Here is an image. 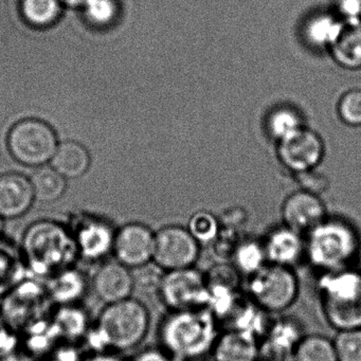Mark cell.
<instances>
[{
	"instance_id": "1",
	"label": "cell",
	"mask_w": 361,
	"mask_h": 361,
	"mask_svg": "<svg viewBox=\"0 0 361 361\" xmlns=\"http://www.w3.org/2000/svg\"><path fill=\"white\" fill-rule=\"evenodd\" d=\"M219 320L208 307L169 312L158 329L161 348L173 361H193L212 352Z\"/></svg>"
},
{
	"instance_id": "2",
	"label": "cell",
	"mask_w": 361,
	"mask_h": 361,
	"mask_svg": "<svg viewBox=\"0 0 361 361\" xmlns=\"http://www.w3.org/2000/svg\"><path fill=\"white\" fill-rule=\"evenodd\" d=\"M151 327V312L143 302L130 297L105 304L90 336L97 352L124 350L142 343Z\"/></svg>"
},
{
	"instance_id": "3",
	"label": "cell",
	"mask_w": 361,
	"mask_h": 361,
	"mask_svg": "<svg viewBox=\"0 0 361 361\" xmlns=\"http://www.w3.org/2000/svg\"><path fill=\"white\" fill-rule=\"evenodd\" d=\"M360 250L356 228L339 217H326L305 234V259L321 274L354 267Z\"/></svg>"
},
{
	"instance_id": "4",
	"label": "cell",
	"mask_w": 361,
	"mask_h": 361,
	"mask_svg": "<svg viewBox=\"0 0 361 361\" xmlns=\"http://www.w3.org/2000/svg\"><path fill=\"white\" fill-rule=\"evenodd\" d=\"M23 253L31 269L49 276L71 267L78 255L71 229L50 221H37L26 230Z\"/></svg>"
},
{
	"instance_id": "5",
	"label": "cell",
	"mask_w": 361,
	"mask_h": 361,
	"mask_svg": "<svg viewBox=\"0 0 361 361\" xmlns=\"http://www.w3.org/2000/svg\"><path fill=\"white\" fill-rule=\"evenodd\" d=\"M318 290L321 312L333 329H361V270L321 274Z\"/></svg>"
},
{
	"instance_id": "6",
	"label": "cell",
	"mask_w": 361,
	"mask_h": 361,
	"mask_svg": "<svg viewBox=\"0 0 361 361\" xmlns=\"http://www.w3.org/2000/svg\"><path fill=\"white\" fill-rule=\"evenodd\" d=\"M249 299L265 312L280 314L297 301L300 283L293 268L266 264L248 278Z\"/></svg>"
},
{
	"instance_id": "7",
	"label": "cell",
	"mask_w": 361,
	"mask_h": 361,
	"mask_svg": "<svg viewBox=\"0 0 361 361\" xmlns=\"http://www.w3.org/2000/svg\"><path fill=\"white\" fill-rule=\"evenodd\" d=\"M58 147L54 128L39 119L22 120L8 135L10 153L25 166H44L52 159Z\"/></svg>"
},
{
	"instance_id": "8",
	"label": "cell",
	"mask_w": 361,
	"mask_h": 361,
	"mask_svg": "<svg viewBox=\"0 0 361 361\" xmlns=\"http://www.w3.org/2000/svg\"><path fill=\"white\" fill-rule=\"evenodd\" d=\"M158 295L169 312L208 307V278L195 267L166 271Z\"/></svg>"
},
{
	"instance_id": "9",
	"label": "cell",
	"mask_w": 361,
	"mask_h": 361,
	"mask_svg": "<svg viewBox=\"0 0 361 361\" xmlns=\"http://www.w3.org/2000/svg\"><path fill=\"white\" fill-rule=\"evenodd\" d=\"M202 246L187 227L169 225L155 231L153 262L164 271L185 269L195 266Z\"/></svg>"
},
{
	"instance_id": "10",
	"label": "cell",
	"mask_w": 361,
	"mask_h": 361,
	"mask_svg": "<svg viewBox=\"0 0 361 361\" xmlns=\"http://www.w3.org/2000/svg\"><path fill=\"white\" fill-rule=\"evenodd\" d=\"M155 231L138 221L116 230L113 255L115 259L134 270L153 262Z\"/></svg>"
},
{
	"instance_id": "11",
	"label": "cell",
	"mask_w": 361,
	"mask_h": 361,
	"mask_svg": "<svg viewBox=\"0 0 361 361\" xmlns=\"http://www.w3.org/2000/svg\"><path fill=\"white\" fill-rule=\"evenodd\" d=\"M278 153L282 164L298 174L314 170L324 155V145L317 133L302 128L279 141Z\"/></svg>"
},
{
	"instance_id": "12",
	"label": "cell",
	"mask_w": 361,
	"mask_h": 361,
	"mask_svg": "<svg viewBox=\"0 0 361 361\" xmlns=\"http://www.w3.org/2000/svg\"><path fill=\"white\" fill-rule=\"evenodd\" d=\"M71 231L78 255L85 261H100L113 253L116 230L107 221L97 217H84Z\"/></svg>"
},
{
	"instance_id": "13",
	"label": "cell",
	"mask_w": 361,
	"mask_h": 361,
	"mask_svg": "<svg viewBox=\"0 0 361 361\" xmlns=\"http://www.w3.org/2000/svg\"><path fill=\"white\" fill-rule=\"evenodd\" d=\"M92 288L104 304L128 299L135 291L133 270L117 259L103 262L94 272Z\"/></svg>"
},
{
	"instance_id": "14",
	"label": "cell",
	"mask_w": 361,
	"mask_h": 361,
	"mask_svg": "<svg viewBox=\"0 0 361 361\" xmlns=\"http://www.w3.org/2000/svg\"><path fill=\"white\" fill-rule=\"evenodd\" d=\"M282 217L285 226L305 235L327 216L324 204L319 196L301 190L285 200Z\"/></svg>"
},
{
	"instance_id": "15",
	"label": "cell",
	"mask_w": 361,
	"mask_h": 361,
	"mask_svg": "<svg viewBox=\"0 0 361 361\" xmlns=\"http://www.w3.org/2000/svg\"><path fill=\"white\" fill-rule=\"evenodd\" d=\"M262 243L268 264L295 268L305 259V235L287 226L270 230Z\"/></svg>"
},
{
	"instance_id": "16",
	"label": "cell",
	"mask_w": 361,
	"mask_h": 361,
	"mask_svg": "<svg viewBox=\"0 0 361 361\" xmlns=\"http://www.w3.org/2000/svg\"><path fill=\"white\" fill-rule=\"evenodd\" d=\"M303 329L299 321L293 318H280L272 323L264 334L261 354L264 359L271 361H291L293 352L302 338Z\"/></svg>"
},
{
	"instance_id": "17",
	"label": "cell",
	"mask_w": 361,
	"mask_h": 361,
	"mask_svg": "<svg viewBox=\"0 0 361 361\" xmlns=\"http://www.w3.org/2000/svg\"><path fill=\"white\" fill-rule=\"evenodd\" d=\"M35 196L30 179L18 173L0 176V216L18 219L28 212Z\"/></svg>"
},
{
	"instance_id": "18",
	"label": "cell",
	"mask_w": 361,
	"mask_h": 361,
	"mask_svg": "<svg viewBox=\"0 0 361 361\" xmlns=\"http://www.w3.org/2000/svg\"><path fill=\"white\" fill-rule=\"evenodd\" d=\"M211 353L213 361H259L261 344L251 334L228 329L219 336Z\"/></svg>"
},
{
	"instance_id": "19",
	"label": "cell",
	"mask_w": 361,
	"mask_h": 361,
	"mask_svg": "<svg viewBox=\"0 0 361 361\" xmlns=\"http://www.w3.org/2000/svg\"><path fill=\"white\" fill-rule=\"evenodd\" d=\"M344 27L345 24L335 14H314L304 23L302 37L314 49H331Z\"/></svg>"
},
{
	"instance_id": "20",
	"label": "cell",
	"mask_w": 361,
	"mask_h": 361,
	"mask_svg": "<svg viewBox=\"0 0 361 361\" xmlns=\"http://www.w3.org/2000/svg\"><path fill=\"white\" fill-rule=\"evenodd\" d=\"M86 288L87 282L83 274L73 267H68L50 276L47 291L50 298L60 305H71L81 300Z\"/></svg>"
},
{
	"instance_id": "21",
	"label": "cell",
	"mask_w": 361,
	"mask_h": 361,
	"mask_svg": "<svg viewBox=\"0 0 361 361\" xmlns=\"http://www.w3.org/2000/svg\"><path fill=\"white\" fill-rule=\"evenodd\" d=\"M90 157L87 149L78 142L61 143L51 159V166L65 178H77L85 174L90 168Z\"/></svg>"
},
{
	"instance_id": "22",
	"label": "cell",
	"mask_w": 361,
	"mask_h": 361,
	"mask_svg": "<svg viewBox=\"0 0 361 361\" xmlns=\"http://www.w3.org/2000/svg\"><path fill=\"white\" fill-rule=\"evenodd\" d=\"M331 56L339 66L350 71L361 68V24L345 25L336 43Z\"/></svg>"
},
{
	"instance_id": "23",
	"label": "cell",
	"mask_w": 361,
	"mask_h": 361,
	"mask_svg": "<svg viewBox=\"0 0 361 361\" xmlns=\"http://www.w3.org/2000/svg\"><path fill=\"white\" fill-rule=\"evenodd\" d=\"M231 257L236 271L247 278H250L268 264L262 240H245L238 242Z\"/></svg>"
},
{
	"instance_id": "24",
	"label": "cell",
	"mask_w": 361,
	"mask_h": 361,
	"mask_svg": "<svg viewBox=\"0 0 361 361\" xmlns=\"http://www.w3.org/2000/svg\"><path fill=\"white\" fill-rule=\"evenodd\" d=\"M35 200L54 202L60 200L66 190V180L52 166H39L30 179Z\"/></svg>"
},
{
	"instance_id": "25",
	"label": "cell",
	"mask_w": 361,
	"mask_h": 361,
	"mask_svg": "<svg viewBox=\"0 0 361 361\" xmlns=\"http://www.w3.org/2000/svg\"><path fill=\"white\" fill-rule=\"evenodd\" d=\"M291 361H338L333 339L319 334L304 336Z\"/></svg>"
},
{
	"instance_id": "26",
	"label": "cell",
	"mask_w": 361,
	"mask_h": 361,
	"mask_svg": "<svg viewBox=\"0 0 361 361\" xmlns=\"http://www.w3.org/2000/svg\"><path fill=\"white\" fill-rule=\"evenodd\" d=\"M25 22L35 28H48L60 18V0H22L20 5Z\"/></svg>"
},
{
	"instance_id": "27",
	"label": "cell",
	"mask_w": 361,
	"mask_h": 361,
	"mask_svg": "<svg viewBox=\"0 0 361 361\" xmlns=\"http://www.w3.org/2000/svg\"><path fill=\"white\" fill-rule=\"evenodd\" d=\"M87 327V314L77 304L61 305L60 310L54 316V329L61 337L77 339L85 335Z\"/></svg>"
},
{
	"instance_id": "28",
	"label": "cell",
	"mask_w": 361,
	"mask_h": 361,
	"mask_svg": "<svg viewBox=\"0 0 361 361\" xmlns=\"http://www.w3.org/2000/svg\"><path fill=\"white\" fill-rule=\"evenodd\" d=\"M302 128L304 126L301 115L293 107H276L266 120L267 132L278 141L287 138Z\"/></svg>"
},
{
	"instance_id": "29",
	"label": "cell",
	"mask_w": 361,
	"mask_h": 361,
	"mask_svg": "<svg viewBox=\"0 0 361 361\" xmlns=\"http://www.w3.org/2000/svg\"><path fill=\"white\" fill-rule=\"evenodd\" d=\"M187 229L200 246L212 245L221 235V225L214 214L208 211H197L190 217Z\"/></svg>"
},
{
	"instance_id": "30",
	"label": "cell",
	"mask_w": 361,
	"mask_h": 361,
	"mask_svg": "<svg viewBox=\"0 0 361 361\" xmlns=\"http://www.w3.org/2000/svg\"><path fill=\"white\" fill-rule=\"evenodd\" d=\"M333 341L338 361H361V329L339 331Z\"/></svg>"
},
{
	"instance_id": "31",
	"label": "cell",
	"mask_w": 361,
	"mask_h": 361,
	"mask_svg": "<svg viewBox=\"0 0 361 361\" xmlns=\"http://www.w3.org/2000/svg\"><path fill=\"white\" fill-rule=\"evenodd\" d=\"M84 9L88 22L97 27L109 26L118 16L115 0H90Z\"/></svg>"
},
{
	"instance_id": "32",
	"label": "cell",
	"mask_w": 361,
	"mask_h": 361,
	"mask_svg": "<svg viewBox=\"0 0 361 361\" xmlns=\"http://www.w3.org/2000/svg\"><path fill=\"white\" fill-rule=\"evenodd\" d=\"M164 270L154 262L133 270L134 274L135 290L145 293H155L158 295L160 284L164 274Z\"/></svg>"
},
{
	"instance_id": "33",
	"label": "cell",
	"mask_w": 361,
	"mask_h": 361,
	"mask_svg": "<svg viewBox=\"0 0 361 361\" xmlns=\"http://www.w3.org/2000/svg\"><path fill=\"white\" fill-rule=\"evenodd\" d=\"M338 114L348 126H361V90H350L341 97L338 103Z\"/></svg>"
},
{
	"instance_id": "34",
	"label": "cell",
	"mask_w": 361,
	"mask_h": 361,
	"mask_svg": "<svg viewBox=\"0 0 361 361\" xmlns=\"http://www.w3.org/2000/svg\"><path fill=\"white\" fill-rule=\"evenodd\" d=\"M297 179L302 190L310 192V193L316 194L318 196L319 194L326 191L329 187V183L326 177L314 172V170L298 173Z\"/></svg>"
},
{
	"instance_id": "35",
	"label": "cell",
	"mask_w": 361,
	"mask_h": 361,
	"mask_svg": "<svg viewBox=\"0 0 361 361\" xmlns=\"http://www.w3.org/2000/svg\"><path fill=\"white\" fill-rule=\"evenodd\" d=\"M337 16L345 25L361 24V0H338Z\"/></svg>"
},
{
	"instance_id": "36",
	"label": "cell",
	"mask_w": 361,
	"mask_h": 361,
	"mask_svg": "<svg viewBox=\"0 0 361 361\" xmlns=\"http://www.w3.org/2000/svg\"><path fill=\"white\" fill-rule=\"evenodd\" d=\"M133 361H173L162 348H149L139 352Z\"/></svg>"
},
{
	"instance_id": "37",
	"label": "cell",
	"mask_w": 361,
	"mask_h": 361,
	"mask_svg": "<svg viewBox=\"0 0 361 361\" xmlns=\"http://www.w3.org/2000/svg\"><path fill=\"white\" fill-rule=\"evenodd\" d=\"M82 361H124L113 353L96 352Z\"/></svg>"
},
{
	"instance_id": "38",
	"label": "cell",
	"mask_w": 361,
	"mask_h": 361,
	"mask_svg": "<svg viewBox=\"0 0 361 361\" xmlns=\"http://www.w3.org/2000/svg\"><path fill=\"white\" fill-rule=\"evenodd\" d=\"M7 321L4 317L3 312L0 310V346L3 348V344H5L6 336L8 335L7 331Z\"/></svg>"
},
{
	"instance_id": "39",
	"label": "cell",
	"mask_w": 361,
	"mask_h": 361,
	"mask_svg": "<svg viewBox=\"0 0 361 361\" xmlns=\"http://www.w3.org/2000/svg\"><path fill=\"white\" fill-rule=\"evenodd\" d=\"M90 0H60L63 5L69 6V7H84Z\"/></svg>"
},
{
	"instance_id": "40",
	"label": "cell",
	"mask_w": 361,
	"mask_h": 361,
	"mask_svg": "<svg viewBox=\"0 0 361 361\" xmlns=\"http://www.w3.org/2000/svg\"><path fill=\"white\" fill-rule=\"evenodd\" d=\"M0 361H27L26 359L23 357L18 356V355H13L11 353L3 355L0 357Z\"/></svg>"
},
{
	"instance_id": "41",
	"label": "cell",
	"mask_w": 361,
	"mask_h": 361,
	"mask_svg": "<svg viewBox=\"0 0 361 361\" xmlns=\"http://www.w3.org/2000/svg\"><path fill=\"white\" fill-rule=\"evenodd\" d=\"M3 217L0 216V233L3 231Z\"/></svg>"
},
{
	"instance_id": "42",
	"label": "cell",
	"mask_w": 361,
	"mask_h": 361,
	"mask_svg": "<svg viewBox=\"0 0 361 361\" xmlns=\"http://www.w3.org/2000/svg\"><path fill=\"white\" fill-rule=\"evenodd\" d=\"M51 361H67V359H65V358H62V359H54V360H51Z\"/></svg>"
},
{
	"instance_id": "43",
	"label": "cell",
	"mask_w": 361,
	"mask_h": 361,
	"mask_svg": "<svg viewBox=\"0 0 361 361\" xmlns=\"http://www.w3.org/2000/svg\"><path fill=\"white\" fill-rule=\"evenodd\" d=\"M259 361H271V360H268V359H263V360H259Z\"/></svg>"
}]
</instances>
